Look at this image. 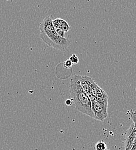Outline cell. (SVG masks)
Here are the masks:
<instances>
[{
	"label": "cell",
	"mask_w": 136,
	"mask_h": 150,
	"mask_svg": "<svg viewBox=\"0 0 136 150\" xmlns=\"http://www.w3.org/2000/svg\"><path fill=\"white\" fill-rule=\"evenodd\" d=\"M39 37L48 46L61 52H66L71 43L67 38L58 34L51 16L46 17L40 23Z\"/></svg>",
	"instance_id": "1"
},
{
	"label": "cell",
	"mask_w": 136,
	"mask_h": 150,
	"mask_svg": "<svg viewBox=\"0 0 136 150\" xmlns=\"http://www.w3.org/2000/svg\"><path fill=\"white\" fill-rule=\"evenodd\" d=\"M70 93L76 108L80 112L95 118L92 110L90 99L82 89L78 79V75H74L70 80Z\"/></svg>",
	"instance_id": "2"
},
{
	"label": "cell",
	"mask_w": 136,
	"mask_h": 150,
	"mask_svg": "<svg viewBox=\"0 0 136 150\" xmlns=\"http://www.w3.org/2000/svg\"><path fill=\"white\" fill-rule=\"evenodd\" d=\"M91 103L92 110L95 115V119L103 121L108 115V103H101L98 102L97 99L92 101Z\"/></svg>",
	"instance_id": "3"
},
{
	"label": "cell",
	"mask_w": 136,
	"mask_h": 150,
	"mask_svg": "<svg viewBox=\"0 0 136 150\" xmlns=\"http://www.w3.org/2000/svg\"><path fill=\"white\" fill-rule=\"evenodd\" d=\"M136 137V131L135 125L132 123L126 132L125 136V150H130L132 148Z\"/></svg>",
	"instance_id": "4"
},
{
	"label": "cell",
	"mask_w": 136,
	"mask_h": 150,
	"mask_svg": "<svg viewBox=\"0 0 136 150\" xmlns=\"http://www.w3.org/2000/svg\"><path fill=\"white\" fill-rule=\"evenodd\" d=\"M80 86L83 91L88 94H90V87L93 79L87 76H78Z\"/></svg>",
	"instance_id": "5"
},
{
	"label": "cell",
	"mask_w": 136,
	"mask_h": 150,
	"mask_svg": "<svg viewBox=\"0 0 136 150\" xmlns=\"http://www.w3.org/2000/svg\"><path fill=\"white\" fill-rule=\"evenodd\" d=\"M53 24L56 29H60L64 31L65 33H67L70 30V27L68 23L60 18H57L53 20Z\"/></svg>",
	"instance_id": "6"
},
{
	"label": "cell",
	"mask_w": 136,
	"mask_h": 150,
	"mask_svg": "<svg viewBox=\"0 0 136 150\" xmlns=\"http://www.w3.org/2000/svg\"><path fill=\"white\" fill-rule=\"evenodd\" d=\"M95 149L96 150H107V144L102 140L99 141L95 145Z\"/></svg>",
	"instance_id": "7"
},
{
	"label": "cell",
	"mask_w": 136,
	"mask_h": 150,
	"mask_svg": "<svg viewBox=\"0 0 136 150\" xmlns=\"http://www.w3.org/2000/svg\"><path fill=\"white\" fill-rule=\"evenodd\" d=\"M130 117H131V118L132 120H133V123L135 125V129H136V110L133 112V111H130ZM135 142H136V139H135Z\"/></svg>",
	"instance_id": "8"
},
{
	"label": "cell",
	"mask_w": 136,
	"mask_h": 150,
	"mask_svg": "<svg viewBox=\"0 0 136 150\" xmlns=\"http://www.w3.org/2000/svg\"><path fill=\"white\" fill-rule=\"evenodd\" d=\"M69 59L73 64H77L79 62V58L75 54H73V55L70 57Z\"/></svg>",
	"instance_id": "9"
},
{
	"label": "cell",
	"mask_w": 136,
	"mask_h": 150,
	"mask_svg": "<svg viewBox=\"0 0 136 150\" xmlns=\"http://www.w3.org/2000/svg\"><path fill=\"white\" fill-rule=\"evenodd\" d=\"M73 64L71 62V61L69 59L64 61L63 63L64 67H65V68L66 69H70L73 66Z\"/></svg>",
	"instance_id": "10"
},
{
	"label": "cell",
	"mask_w": 136,
	"mask_h": 150,
	"mask_svg": "<svg viewBox=\"0 0 136 150\" xmlns=\"http://www.w3.org/2000/svg\"><path fill=\"white\" fill-rule=\"evenodd\" d=\"M55 30H56V33H58V34L59 36H60L61 37L65 38L64 37L65 32L64 31H63L61 30H60V29H56V28H55Z\"/></svg>",
	"instance_id": "11"
},
{
	"label": "cell",
	"mask_w": 136,
	"mask_h": 150,
	"mask_svg": "<svg viewBox=\"0 0 136 150\" xmlns=\"http://www.w3.org/2000/svg\"><path fill=\"white\" fill-rule=\"evenodd\" d=\"M66 103L67 105L70 106V105H71L72 102H71V100H70V99H67V100L66 101Z\"/></svg>",
	"instance_id": "12"
},
{
	"label": "cell",
	"mask_w": 136,
	"mask_h": 150,
	"mask_svg": "<svg viewBox=\"0 0 136 150\" xmlns=\"http://www.w3.org/2000/svg\"><path fill=\"white\" fill-rule=\"evenodd\" d=\"M130 150H136V142H135L132 147V148Z\"/></svg>",
	"instance_id": "13"
}]
</instances>
